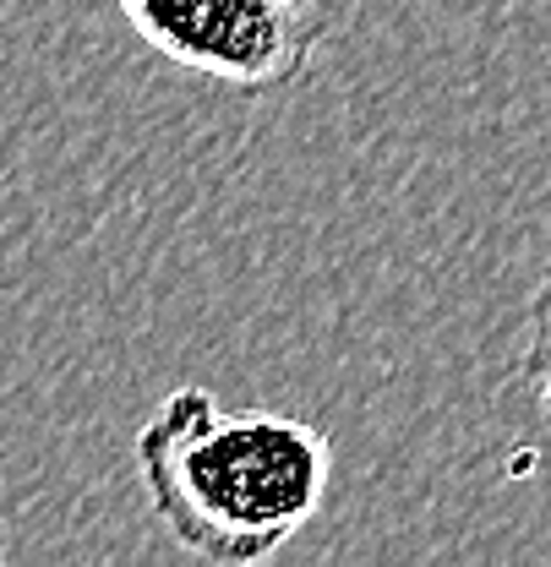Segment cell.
Listing matches in <instances>:
<instances>
[{
	"instance_id": "6da1fadb",
	"label": "cell",
	"mask_w": 551,
	"mask_h": 567,
	"mask_svg": "<svg viewBox=\"0 0 551 567\" xmlns=\"http://www.w3.org/2000/svg\"><path fill=\"white\" fill-rule=\"evenodd\" d=\"M137 481L153 518L213 567L278 557L328 502V431L274 410H224L213 388H175L137 442Z\"/></svg>"
},
{
	"instance_id": "7a4b0ae2",
	"label": "cell",
	"mask_w": 551,
	"mask_h": 567,
	"mask_svg": "<svg viewBox=\"0 0 551 567\" xmlns=\"http://www.w3.org/2000/svg\"><path fill=\"white\" fill-rule=\"evenodd\" d=\"M153 55L235 93L295 87L323 39L328 0H110Z\"/></svg>"
},
{
	"instance_id": "3957f363",
	"label": "cell",
	"mask_w": 551,
	"mask_h": 567,
	"mask_svg": "<svg viewBox=\"0 0 551 567\" xmlns=\"http://www.w3.org/2000/svg\"><path fill=\"white\" fill-rule=\"evenodd\" d=\"M524 382L535 388L541 410L551 415V224L547 246H541V279L530 289V317H524V360H519Z\"/></svg>"
}]
</instances>
